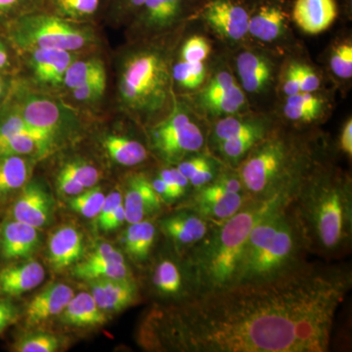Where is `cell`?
I'll use <instances>...</instances> for the list:
<instances>
[{
  "mask_svg": "<svg viewBox=\"0 0 352 352\" xmlns=\"http://www.w3.org/2000/svg\"><path fill=\"white\" fill-rule=\"evenodd\" d=\"M352 285L347 266L305 263L288 274L179 302L163 339L190 352H325Z\"/></svg>",
  "mask_w": 352,
  "mask_h": 352,
  "instance_id": "obj_1",
  "label": "cell"
},
{
  "mask_svg": "<svg viewBox=\"0 0 352 352\" xmlns=\"http://www.w3.org/2000/svg\"><path fill=\"white\" fill-rule=\"evenodd\" d=\"M309 252L339 258L352 238V191L349 176L315 164L291 198Z\"/></svg>",
  "mask_w": 352,
  "mask_h": 352,
  "instance_id": "obj_2",
  "label": "cell"
},
{
  "mask_svg": "<svg viewBox=\"0 0 352 352\" xmlns=\"http://www.w3.org/2000/svg\"><path fill=\"white\" fill-rule=\"evenodd\" d=\"M280 200L283 199H250L230 219L214 222L207 235L186 252L183 258L196 296L215 293L237 284L245 244L252 227Z\"/></svg>",
  "mask_w": 352,
  "mask_h": 352,
  "instance_id": "obj_3",
  "label": "cell"
},
{
  "mask_svg": "<svg viewBox=\"0 0 352 352\" xmlns=\"http://www.w3.org/2000/svg\"><path fill=\"white\" fill-rule=\"evenodd\" d=\"M307 237L291 199L278 201L250 232L237 284L270 281L288 274L307 263Z\"/></svg>",
  "mask_w": 352,
  "mask_h": 352,
  "instance_id": "obj_4",
  "label": "cell"
},
{
  "mask_svg": "<svg viewBox=\"0 0 352 352\" xmlns=\"http://www.w3.org/2000/svg\"><path fill=\"white\" fill-rule=\"evenodd\" d=\"M315 164L307 148L294 139L267 134L248 153L237 173L245 193L254 200L291 199Z\"/></svg>",
  "mask_w": 352,
  "mask_h": 352,
  "instance_id": "obj_5",
  "label": "cell"
},
{
  "mask_svg": "<svg viewBox=\"0 0 352 352\" xmlns=\"http://www.w3.org/2000/svg\"><path fill=\"white\" fill-rule=\"evenodd\" d=\"M171 80L173 74L163 53L136 51L126 58L120 71V103L129 112L144 117L161 112L170 96Z\"/></svg>",
  "mask_w": 352,
  "mask_h": 352,
  "instance_id": "obj_6",
  "label": "cell"
},
{
  "mask_svg": "<svg viewBox=\"0 0 352 352\" xmlns=\"http://www.w3.org/2000/svg\"><path fill=\"white\" fill-rule=\"evenodd\" d=\"M9 41L17 50H83L96 43L95 31L88 23L75 22L38 10L6 23Z\"/></svg>",
  "mask_w": 352,
  "mask_h": 352,
  "instance_id": "obj_7",
  "label": "cell"
},
{
  "mask_svg": "<svg viewBox=\"0 0 352 352\" xmlns=\"http://www.w3.org/2000/svg\"><path fill=\"white\" fill-rule=\"evenodd\" d=\"M153 149L168 163H180L185 157L200 151L205 138L188 113L175 107L170 115L150 131Z\"/></svg>",
  "mask_w": 352,
  "mask_h": 352,
  "instance_id": "obj_8",
  "label": "cell"
},
{
  "mask_svg": "<svg viewBox=\"0 0 352 352\" xmlns=\"http://www.w3.org/2000/svg\"><path fill=\"white\" fill-rule=\"evenodd\" d=\"M30 126L57 141L76 124V115L64 104L38 92L19 87L7 102Z\"/></svg>",
  "mask_w": 352,
  "mask_h": 352,
  "instance_id": "obj_9",
  "label": "cell"
},
{
  "mask_svg": "<svg viewBox=\"0 0 352 352\" xmlns=\"http://www.w3.org/2000/svg\"><path fill=\"white\" fill-rule=\"evenodd\" d=\"M196 12L198 17L229 41H240L248 34L251 8L245 0H201Z\"/></svg>",
  "mask_w": 352,
  "mask_h": 352,
  "instance_id": "obj_10",
  "label": "cell"
},
{
  "mask_svg": "<svg viewBox=\"0 0 352 352\" xmlns=\"http://www.w3.org/2000/svg\"><path fill=\"white\" fill-rule=\"evenodd\" d=\"M214 222L185 208L160 220V230L170 241L178 256H184L210 230Z\"/></svg>",
  "mask_w": 352,
  "mask_h": 352,
  "instance_id": "obj_11",
  "label": "cell"
},
{
  "mask_svg": "<svg viewBox=\"0 0 352 352\" xmlns=\"http://www.w3.org/2000/svg\"><path fill=\"white\" fill-rule=\"evenodd\" d=\"M250 199L245 193H231L212 182L195 190L186 208L210 221L219 222L237 214Z\"/></svg>",
  "mask_w": 352,
  "mask_h": 352,
  "instance_id": "obj_12",
  "label": "cell"
},
{
  "mask_svg": "<svg viewBox=\"0 0 352 352\" xmlns=\"http://www.w3.org/2000/svg\"><path fill=\"white\" fill-rule=\"evenodd\" d=\"M198 98L204 110L214 116L232 115L245 103L242 88L226 71L219 72L212 76L199 94Z\"/></svg>",
  "mask_w": 352,
  "mask_h": 352,
  "instance_id": "obj_13",
  "label": "cell"
},
{
  "mask_svg": "<svg viewBox=\"0 0 352 352\" xmlns=\"http://www.w3.org/2000/svg\"><path fill=\"white\" fill-rule=\"evenodd\" d=\"M53 217V200L38 182H28L20 190L11 207V217L41 229L50 223Z\"/></svg>",
  "mask_w": 352,
  "mask_h": 352,
  "instance_id": "obj_14",
  "label": "cell"
},
{
  "mask_svg": "<svg viewBox=\"0 0 352 352\" xmlns=\"http://www.w3.org/2000/svg\"><path fill=\"white\" fill-rule=\"evenodd\" d=\"M151 282L159 295L180 300L179 302H186L196 296L185 261L182 265L173 258L160 259L153 268Z\"/></svg>",
  "mask_w": 352,
  "mask_h": 352,
  "instance_id": "obj_15",
  "label": "cell"
},
{
  "mask_svg": "<svg viewBox=\"0 0 352 352\" xmlns=\"http://www.w3.org/2000/svg\"><path fill=\"white\" fill-rule=\"evenodd\" d=\"M122 197L127 223L149 219L163 208L164 201L153 188L151 180L141 173L129 177Z\"/></svg>",
  "mask_w": 352,
  "mask_h": 352,
  "instance_id": "obj_16",
  "label": "cell"
},
{
  "mask_svg": "<svg viewBox=\"0 0 352 352\" xmlns=\"http://www.w3.org/2000/svg\"><path fill=\"white\" fill-rule=\"evenodd\" d=\"M288 18L283 0H256L250 13L248 34L272 43L286 31Z\"/></svg>",
  "mask_w": 352,
  "mask_h": 352,
  "instance_id": "obj_17",
  "label": "cell"
},
{
  "mask_svg": "<svg viewBox=\"0 0 352 352\" xmlns=\"http://www.w3.org/2000/svg\"><path fill=\"white\" fill-rule=\"evenodd\" d=\"M41 244L38 229L24 222L7 219L0 226V254L2 258L27 259L38 251Z\"/></svg>",
  "mask_w": 352,
  "mask_h": 352,
  "instance_id": "obj_18",
  "label": "cell"
},
{
  "mask_svg": "<svg viewBox=\"0 0 352 352\" xmlns=\"http://www.w3.org/2000/svg\"><path fill=\"white\" fill-rule=\"evenodd\" d=\"M89 282L91 289L90 294L105 314L122 311L138 300V284L133 278L97 279Z\"/></svg>",
  "mask_w": 352,
  "mask_h": 352,
  "instance_id": "obj_19",
  "label": "cell"
},
{
  "mask_svg": "<svg viewBox=\"0 0 352 352\" xmlns=\"http://www.w3.org/2000/svg\"><path fill=\"white\" fill-rule=\"evenodd\" d=\"M32 75L41 85L58 87L63 85L65 73L76 57V52L61 50L29 51Z\"/></svg>",
  "mask_w": 352,
  "mask_h": 352,
  "instance_id": "obj_20",
  "label": "cell"
},
{
  "mask_svg": "<svg viewBox=\"0 0 352 352\" xmlns=\"http://www.w3.org/2000/svg\"><path fill=\"white\" fill-rule=\"evenodd\" d=\"M75 293L64 283H55L41 291L28 303L25 321L28 326H36L63 312Z\"/></svg>",
  "mask_w": 352,
  "mask_h": 352,
  "instance_id": "obj_21",
  "label": "cell"
},
{
  "mask_svg": "<svg viewBox=\"0 0 352 352\" xmlns=\"http://www.w3.org/2000/svg\"><path fill=\"white\" fill-rule=\"evenodd\" d=\"M338 16L336 0H295L292 17L298 27L309 34L326 31Z\"/></svg>",
  "mask_w": 352,
  "mask_h": 352,
  "instance_id": "obj_22",
  "label": "cell"
},
{
  "mask_svg": "<svg viewBox=\"0 0 352 352\" xmlns=\"http://www.w3.org/2000/svg\"><path fill=\"white\" fill-rule=\"evenodd\" d=\"M85 251L82 233L74 226H62L48 241V258L56 271L66 270L80 261Z\"/></svg>",
  "mask_w": 352,
  "mask_h": 352,
  "instance_id": "obj_23",
  "label": "cell"
},
{
  "mask_svg": "<svg viewBox=\"0 0 352 352\" xmlns=\"http://www.w3.org/2000/svg\"><path fill=\"white\" fill-rule=\"evenodd\" d=\"M45 278L43 266L36 261L9 264L0 270V294L18 296L36 288Z\"/></svg>",
  "mask_w": 352,
  "mask_h": 352,
  "instance_id": "obj_24",
  "label": "cell"
},
{
  "mask_svg": "<svg viewBox=\"0 0 352 352\" xmlns=\"http://www.w3.org/2000/svg\"><path fill=\"white\" fill-rule=\"evenodd\" d=\"M190 2L191 0H146L134 18L147 29H166L182 19Z\"/></svg>",
  "mask_w": 352,
  "mask_h": 352,
  "instance_id": "obj_25",
  "label": "cell"
},
{
  "mask_svg": "<svg viewBox=\"0 0 352 352\" xmlns=\"http://www.w3.org/2000/svg\"><path fill=\"white\" fill-rule=\"evenodd\" d=\"M60 315L65 324L74 327H97L107 323V315L87 292L74 295Z\"/></svg>",
  "mask_w": 352,
  "mask_h": 352,
  "instance_id": "obj_26",
  "label": "cell"
},
{
  "mask_svg": "<svg viewBox=\"0 0 352 352\" xmlns=\"http://www.w3.org/2000/svg\"><path fill=\"white\" fill-rule=\"evenodd\" d=\"M157 238V226L152 219L129 223L122 235V247L127 256L138 263L149 258Z\"/></svg>",
  "mask_w": 352,
  "mask_h": 352,
  "instance_id": "obj_27",
  "label": "cell"
},
{
  "mask_svg": "<svg viewBox=\"0 0 352 352\" xmlns=\"http://www.w3.org/2000/svg\"><path fill=\"white\" fill-rule=\"evenodd\" d=\"M31 164L25 156H0V205H4L29 182Z\"/></svg>",
  "mask_w": 352,
  "mask_h": 352,
  "instance_id": "obj_28",
  "label": "cell"
},
{
  "mask_svg": "<svg viewBox=\"0 0 352 352\" xmlns=\"http://www.w3.org/2000/svg\"><path fill=\"white\" fill-rule=\"evenodd\" d=\"M237 69L243 87L251 94L263 91L272 78L270 62L256 53H241L237 57Z\"/></svg>",
  "mask_w": 352,
  "mask_h": 352,
  "instance_id": "obj_29",
  "label": "cell"
},
{
  "mask_svg": "<svg viewBox=\"0 0 352 352\" xmlns=\"http://www.w3.org/2000/svg\"><path fill=\"white\" fill-rule=\"evenodd\" d=\"M108 8V0H44V11L75 22L88 23Z\"/></svg>",
  "mask_w": 352,
  "mask_h": 352,
  "instance_id": "obj_30",
  "label": "cell"
},
{
  "mask_svg": "<svg viewBox=\"0 0 352 352\" xmlns=\"http://www.w3.org/2000/svg\"><path fill=\"white\" fill-rule=\"evenodd\" d=\"M102 144L109 157L120 166H138L147 160L148 152L144 145L126 136L110 134L104 138Z\"/></svg>",
  "mask_w": 352,
  "mask_h": 352,
  "instance_id": "obj_31",
  "label": "cell"
},
{
  "mask_svg": "<svg viewBox=\"0 0 352 352\" xmlns=\"http://www.w3.org/2000/svg\"><path fill=\"white\" fill-rule=\"evenodd\" d=\"M72 274L78 279H131V271L126 263H109L85 259L82 263L75 264Z\"/></svg>",
  "mask_w": 352,
  "mask_h": 352,
  "instance_id": "obj_32",
  "label": "cell"
},
{
  "mask_svg": "<svg viewBox=\"0 0 352 352\" xmlns=\"http://www.w3.org/2000/svg\"><path fill=\"white\" fill-rule=\"evenodd\" d=\"M249 134H261L267 135V126L261 120H239L236 118H226L219 120L212 131V142L214 145L229 139L249 135Z\"/></svg>",
  "mask_w": 352,
  "mask_h": 352,
  "instance_id": "obj_33",
  "label": "cell"
},
{
  "mask_svg": "<svg viewBox=\"0 0 352 352\" xmlns=\"http://www.w3.org/2000/svg\"><path fill=\"white\" fill-rule=\"evenodd\" d=\"M107 76L103 61L99 58L76 59L65 73L63 85L69 90L75 89L97 78Z\"/></svg>",
  "mask_w": 352,
  "mask_h": 352,
  "instance_id": "obj_34",
  "label": "cell"
},
{
  "mask_svg": "<svg viewBox=\"0 0 352 352\" xmlns=\"http://www.w3.org/2000/svg\"><path fill=\"white\" fill-rule=\"evenodd\" d=\"M266 135L261 134H249V135L240 136L222 141L217 143V149L220 156L223 157L230 166H238L251 151L252 147L259 142Z\"/></svg>",
  "mask_w": 352,
  "mask_h": 352,
  "instance_id": "obj_35",
  "label": "cell"
},
{
  "mask_svg": "<svg viewBox=\"0 0 352 352\" xmlns=\"http://www.w3.org/2000/svg\"><path fill=\"white\" fill-rule=\"evenodd\" d=\"M105 195L99 186L90 187L82 193L72 197L69 208L87 219H96L105 201Z\"/></svg>",
  "mask_w": 352,
  "mask_h": 352,
  "instance_id": "obj_36",
  "label": "cell"
},
{
  "mask_svg": "<svg viewBox=\"0 0 352 352\" xmlns=\"http://www.w3.org/2000/svg\"><path fill=\"white\" fill-rule=\"evenodd\" d=\"M171 74H173V80L179 83L182 87L187 89H196L203 85L207 73L203 62L189 63L182 60L173 67Z\"/></svg>",
  "mask_w": 352,
  "mask_h": 352,
  "instance_id": "obj_37",
  "label": "cell"
},
{
  "mask_svg": "<svg viewBox=\"0 0 352 352\" xmlns=\"http://www.w3.org/2000/svg\"><path fill=\"white\" fill-rule=\"evenodd\" d=\"M60 340L51 333H38L24 336L16 340L13 351L18 352H55L59 349Z\"/></svg>",
  "mask_w": 352,
  "mask_h": 352,
  "instance_id": "obj_38",
  "label": "cell"
},
{
  "mask_svg": "<svg viewBox=\"0 0 352 352\" xmlns=\"http://www.w3.org/2000/svg\"><path fill=\"white\" fill-rule=\"evenodd\" d=\"M61 170L80 183L85 189L95 186L101 177L100 171L96 166L82 160L68 162L64 164Z\"/></svg>",
  "mask_w": 352,
  "mask_h": 352,
  "instance_id": "obj_39",
  "label": "cell"
},
{
  "mask_svg": "<svg viewBox=\"0 0 352 352\" xmlns=\"http://www.w3.org/2000/svg\"><path fill=\"white\" fill-rule=\"evenodd\" d=\"M44 0H0V23L10 22L25 14L43 10Z\"/></svg>",
  "mask_w": 352,
  "mask_h": 352,
  "instance_id": "obj_40",
  "label": "cell"
},
{
  "mask_svg": "<svg viewBox=\"0 0 352 352\" xmlns=\"http://www.w3.org/2000/svg\"><path fill=\"white\" fill-rule=\"evenodd\" d=\"M330 66L333 74L339 78H351L352 46L351 43L340 44L333 50L331 56Z\"/></svg>",
  "mask_w": 352,
  "mask_h": 352,
  "instance_id": "obj_41",
  "label": "cell"
},
{
  "mask_svg": "<svg viewBox=\"0 0 352 352\" xmlns=\"http://www.w3.org/2000/svg\"><path fill=\"white\" fill-rule=\"evenodd\" d=\"M210 53V43L201 36H194L190 38L183 45L182 58L183 61L189 63L204 62Z\"/></svg>",
  "mask_w": 352,
  "mask_h": 352,
  "instance_id": "obj_42",
  "label": "cell"
},
{
  "mask_svg": "<svg viewBox=\"0 0 352 352\" xmlns=\"http://www.w3.org/2000/svg\"><path fill=\"white\" fill-rule=\"evenodd\" d=\"M107 87V76L95 78L82 87L71 90L72 96L78 102H94L100 99Z\"/></svg>",
  "mask_w": 352,
  "mask_h": 352,
  "instance_id": "obj_43",
  "label": "cell"
},
{
  "mask_svg": "<svg viewBox=\"0 0 352 352\" xmlns=\"http://www.w3.org/2000/svg\"><path fill=\"white\" fill-rule=\"evenodd\" d=\"M146 0H108V12L116 18L134 17Z\"/></svg>",
  "mask_w": 352,
  "mask_h": 352,
  "instance_id": "obj_44",
  "label": "cell"
},
{
  "mask_svg": "<svg viewBox=\"0 0 352 352\" xmlns=\"http://www.w3.org/2000/svg\"><path fill=\"white\" fill-rule=\"evenodd\" d=\"M296 76H298V82H300V92L316 91L320 87V80L314 69L307 65L295 63Z\"/></svg>",
  "mask_w": 352,
  "mask_h": 352,
  "instance_id": "obj_45",
  "label": "cell"
},
{
  "mask_svg": "<svg viewBox=\"0 0 352 352\" xmlns=\"http://www.w3.org/2000/svg\"><path fill=\"white\" fill-rule=\"evenodd\" d=\"M214 160L210 159L206 156H196L190 157L188 160H183V161L178 163L176 168L180 170L187 179L190 180L192 176L197 175L199 171L204 170L214 163Z\"/></svg>",
  "mask_w": 352,
  "mask_h": 352,
  "instance_id": "obj_46",
  "label": "cell"
},
{
  "mask_svg": "<svg viewBox=\"0 0 352 352\" xmlns=\"http://www.w3.org/2000/svg\"><path fill=\"white\" fill-rule=\"evenodd\" d=\"M87 259L94 261H109V263H126L124 254L113 245L103 243L95 248Z\"/></svg>",
  "mask_w": 352,
  "mask_h": 352,
  "instance_id": "obj_47",
  "label": "cell"
},
{
  "mask_svg": "<svg viewBox=\"0 0 352 352\" xmlns=\"http://www.w3.org/2000/svg\"><path fill=\"white\" fill-rule=\"evenodd\" d=\"M19 318V309L10 298H0V335Z\"/></svg>",
  "mask_w": 352,
  "mask_h": 352,
  "instance_id": "obj_48",
  "label": "cell"
},
{
  "mask_svg": "<svg viewBox=\"0 0 352 352\" xmlns=\"http://www.w3.org/2000/svg\"><path fill=\"white\" fill-rule=\"evenodd\" d=\"M287 104L296 106V107L311 109V110L319 111V112H322V109H323V100L320 97L309 94V92H300L293 96H289L287 99Z\"/></svg>",
  "mask_w": 352,
  "mask_h": 352,
  "instance_id": "obj_49",
  "label": "cell"
},
{
  "mask_svg": "<svg viewBox=\"0 0 352 352\" xmlns=\"http://www.w3.org/2000/svg\"><path fill=\"white\" fill-rule=\"evenodd\" d=\"M284 115L287 119L298 122H311L318 119L321 112L311 109L296 107L286 103L284 106Z\"/></svg>",
  "mask_w": 352,
  "mask_h": 352,
  "instance_id": "obj_50",
  "label": "cell"
},
{
  "mask_svg": "<svg viewBox=\"0 0 352 352\" xmlns=\"http://www.w3.org/2000/svg\"><path fill=\"white\" fill-rule=\"evenodd\" d=\"M122 201H124V197L120 191H113L106 196L100 212L96 217L97 226H101L115 212L116 208L122 205Z\"/></svg>",
  "mask_w": 352,
  "mask_h": 352,
  "instance_id": "obj_51",
  "label": "cell"
},
{
  "mask_svg": "<svg viewBox=\"0 0 352 352\" xmlns=\"http://www.w3.org/2000/svg\"><path fill=\"white\" fill-rule=\"evenodd\" d=\"M212 183L217 184V186L221 187L222 189L226 190L227 192H231V193H245L237 171L234 173H221L220 171L219 175L215 177Z\"/></svg>",
  "mask_w": 352,
  "mask_h": 352,
  "instance_id": "obj_52",
  "label": "cell"
},
{
  "mask_svg": "<svg viewBox=\"0 0 352 352\" xmlns=\"http://www.w3.org/2000/svg\"><path fill=\"white\" fill-rule=\"evenodd\" d=\"M57 187L60 193L65 196L75 197L85 191V187H82L80 183L74 180L71 176L60 170L57 176Z\"/></svg>",
  "mask_w": 352,
  "mask_h": 352,
  "instance_id": "obj_53",
  "label": "cell"
},
{
  "mask_svg": "<svg viewBox=\"0 0 352 352\" xmlns=\"http://www.w3.org/2000/svg\"><path fill=\"white\" fill-rule=\"evenodd\" d=\"M126 221V212H124V204H122V205L116 208L115 212L98 227L102 231H104V232H110V231L117 230L120 226H124Z\"/></svg>",
  "mask_w": 352,
  "mask_h": 352,
  "instance_id": "obj_54",
  "label": "cell"
},
{
  "mask_svg": "<svg viewBox=\"0 0 352 352\" xmlns=\"http://www.w3.org/2000/svg\"><path fill=\"white\" fill-rule=\"evenodd\" d=\"M283 91L287 96H293L300 94V87L295 68V63L291 65L287 69L283 82Z\"/></svg>",
  "mask_w": 352,
  "mask_h": 352,
  "instance_id": "obj_55",
  "label": "cell"
},
{
  "mask_svg": "<svg viewBox=\"0 0 352 352\" xmlns=\"http://www.w3.org/2000/svg\"><path fill=\"white\" fill-rule=\"evenodd\" d=\"M151 183L153 188L156 191L160 198L163 200L164 203L170 204L177 201L173 192H171L170 187L166 185V183L159 175L154 180H152Z\"/></svg>",
  "mask_w": 352,
  "mask_h": 352,
  "instance_id": "obj_56",
  "label": "cell"
},
{
  "mask_svg": "<svg viewBox=\"0 0 352 352\" xmlns=\"http://www.w3.org/2000/svg\"><path fill=\"white\" fill-rule=\"evenodd\" d=\"M340 147L347 156L352 155V120L349 119L344 124L340 134Z\"/></svg>",
  "mask_w": 352,
  "mask_h": 352,
  "instance_id": "obj_57",
  "label": "cell"
},
{
  "mask_svg": "<svg viewBox=\"0 0 352 352\" xmlns=\"http://www.w3.org/2000/svg\"><path fill=\"white\" fill-rule=\"evenodd\" d=\"M159 176L166 183V185L170 187L173 195L175 196L176 200L182 199V197L185 196L182 190L178 188L177 185H176L175 179H173V175H171L170 168H164V170L159 173Z\"/></svg>",
  "mask_w": 352,
  "mask_h": 352,
  "instance_id": "obj_58",
  "label": "cell"
},
{
  "mask_svg": "<svg viewBox=\"0 0 352 352\" xmlns=\"http://www.w3.org/2000/svg\"><path fill=\"white\" fill-rule=\"evenodd\" d=\"M10 67V55L6 44L0 41V72Z\"/></svg>",
  "mask_w": 352,
  "mask_h": 352,
  "instance_id": "obj_59",
  "label": "cell"
},
{
  "mask_svg": "<svg viewBox=\"0 0 352 352\" xmlns=\"http://www.w3.org/2000/svg\"><path fill=\"white\" fill-rule=\"evenodd\" d=\"M6 78L3 76L0 75V99L3 96L4 92L6 90Z\"/></svg>",
  "mask_w": 352,
  "mask_h": 352,
  "instance_id": "obj_60",
  "label": "cell"
},
{
  "mask_svg": "<svg viewBox=\"0 0 352 352\" xmlns=\"http://www.w3.org/2000/svg\"><path fill=\"white\" fill-rule=\"evenodd\" d=\"M256 0H254V2H256Z\"/></svg>",
  "mask_w": 352,
  "mask_h": 352,
  "instance_id": "obj_61",
  "label": "cell"
}]
</instances>
